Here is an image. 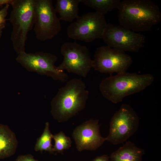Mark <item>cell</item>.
Returning <instances> with one entry per match:
<instances>
[{
  "label": "cell",
  "instance_id": "obj_1",
  "mask_svg": "<svg viewBox=\"0 0 161 161\" xmlns=\"http://www.w3.org/2000/svg\"><path fill=\"white\" fill-rule=\"evenodd\" d=\"M117 9L120 26L135 32L150 30L161 21L159 7L150 0L120 1Z\"/></svg>",
  "mask_w": 161,
  "mask_h": 161
},
{
  "label": "cell",
  "instance_id": "obj_2",
  "mask_svg": "<svg viewBox=\"0 0 161 161\" xmlns=\"http://www.w3.org/2000/svg\"><path fill=\"white\" fill-rule=\"evenodd\" d=\"M89 95L81 78H74L60 88L51 102V113L59 123L67 121L86 107Z\"/></svg>",
  "mask_w": 161,
  "mask_h": 161
},
{
  "label": "cell",
  "instance_id": "obj_3",
  "mask_svg": "<svg viewBox=\"0 0 161 161\" xmlns=\"http://www.w3.org/2000/svg\"><path fill=\"white\" fill-rule=\"evenodd\" d=\"M154 80V76L150 74L125 72L110 75L102 80L99 89L104 98L117 103L121 102L125 97L143 90Z\"/></svg>",
  "mask_w": 161,
  "mask_h": 161
},
{
  "label": "cell",
  "instance_id": "obj_4",
  "mask_svg": "<svg viewBox=\"0 0 161 161\" xmlns=\"http://www.w3.org/2000/svg\"><path fill=\"white\" fill-rule=\"evenodd\" d=\"M9 20L12 26L11 40L14 49L18 54L25 52L28 32L35 22L34 0H13Z\"/></svg>",
  "mask_w": 161,
  "mask_h": 161
},
{
  "label": "cell",
  "instance_id": "obj_5",
  "mask_svg": "<svg viewBox=\"0 0 161 161\" xmlns=\"http://www.w3.org/2000/svg\"><path fill=\"white\" fill-rule=\"evenodd\" d=\"M57 59L55 55L43 51L34 53L24 52L18 54L16 58L18 63L29 72H35L49 76L54 80L64 82L67 79L68 75L55 66Z\"/></svg>",
  "mask_w": 161,
  "mask_h": 161
},
{
  "label": "cell",
  "instance_id": "obj_6",
  "mask_svg": "<svg viewBox=\"0 0 161 161\" xmlns=\"http://www.w3.org/2000/svg\"><path fill=\"white\" fill-rule=\"evenodd\" d=\"M60 52L63 57L62 63L57 67L85 78L92 68L93 61L90 52L86 46L74 42H66L61 47Z\"/></svg>",
  "mask_w": 161,
  "mask_h": 161
},
{
  "label": "cell",
  "instance_id": "obj_7",
  "mask_svg": "<svg viewBox=\"0 0 161 161\" xmlns=\"http://www.w3.org/2000/svg\"><path fill=\"white\" fill-rule=\"evenodd\" d=\"M107 24L105 16L95 12H89L79 16L68 26L67 35L75 40L91 42L102 39Z\"/></svg>",
  "mask_w": 161,
  "mask_h": 161
},
{
  "label": "cell",
  "instance_id": "obj_8",
  "mask_svg": "<svg viewBox=\"0 0 161 161\" xmlns=\"http://www.w3.org/2000/svg\"><path fill=\"white\" fill-rule=\"evenodd\" d=\"M138 116L129 105L123 104L112 117L106 140L114 145L126 141L137 130Z\"/></svg>",
  "mask_w": 161,
  "mask_h": 161
},
{
  "label": "cell",
  "instance_id": "obj_9",
  "mask_svg": "<svg viewBox=\"0 0 161 161\" xmlns=\"http://www.w3.org/2000/svg\"><path fill=\"white\" fill-rule=\"evenodd\" d=\"M34 31L38 40L44 41L53 38L61 28L51 0H34Z\"/></svg>",
  "mask_w": 161,
  "mask_h": 161
},
{
  "label": "cell",
  "instance_id": "obj_10",
  "mask_svg": "<svg viewBox=\"0 0 161 161\" xmlns=\"http://www.w3.org/2000/svg\"><path fill=\"white\" fill-rule=\"evenodd\" d=\"M93 60V68L102 73L112 75L126 72L132 62L131 57L125 52L110 47L102 46L96 49Z\"/></svg>",
  "mask_w": 161,
  "mask_h": 161
},
{
  "label": "cell",
  "instance_id": "obj_11",
  "mask_svg": "<svg viewBox=\"0 0 161 161\" xmlns=\"http://www.w3.org/2000/svg\"><path fill=\"white\" fill-rule=\"evenodd\" d=\"M102 39L110 47L124 52H137L144 46L146 37L120 25L108 23Z\"/></svg>",
  "mask_w": 161,
  "mask_h": 161
},
{
  "label": "cell",
  "instance_id": "obj_12",
  "mask_svg": "<svg viewBox=\"0 0 161 161\" xmlns=\"http://www.w3.org/2000/svg\"><path fill=\"white\" fill-rule=\"evenodd\" d=\"M99 121L97 119H89L74 130L72 137L78 151L96 150L106 140V137L100 134Z\"/></svg>",
  "mask_w": 161,
  "mask_h": 161
},
{
  "label": "cell",
  "instance_id": "obj_13",
  "mask_svg": "<svg viewBox=\"0 0 161 161\" xmlns=\"http://www.w3.org/2000/svg\"><path fill=\"white\" fill-rule=\"evenodd\" d=\"M18 143L14 132L7 125L0 123V160L14 155Z\"/></svg>",
  "mask_w": 161,
  "mask_h": 161
},
{
  "label": "cell",
  "instance_id": "obj_14",
  "mask_svg": "<svg viewBox=\"0 0 161 161\" xmlns=\"http://www.w3.org/2000/svg\"><path fill=\"white\" fill-rule=\"evenodd\" d=\"M144 154L143 149L129 141L111 154L110 161H142Z\"/></svg>",
  "mask_w": 161,
  "mask_h": 161
},
{
  "label": "cell",
  "instance_id": "obj_15",
  "mask_svg": "<svg viewBox=\"0 0 161 161\" xmlns=\"http://www.w3.org/2000/svg\"><path fill=\"white\" fill-rule=\"evenodd\" d=\"M81 0H57L55 6L60 20L72 22L78 16V5Z\"/></svg>",
  "mask_w": 161,
  "mask_h": 161
},
{
  "label": "cell",
  "instance_id": "obj_16",
  "mask_svg": "<svg viewBox=\"0 0 161 161\" xmlns=\"http://www.w3.org/2000/svg\"><path fill=\"white\" fill-rule=\"evenodd\" d=\"M120 0H81V2L92 9L95 12L105 15L117 8Z\"/></svg>",
  "mask_w": 161,
  "mask_h": 161
},
{
  "label": "cell",
  "instance_id": "obj_17",
  "mask_svg": "<svg viewBox=\"0 0 161 161\" xmlns=\"http://www.w3.org/2000/svg\"><path fill=\"white\" fill-rule=\"evenodd\" d=\"M52 135L49 129V123L47 122L42 134L37 139L34 146L35 151L41 152L45 151L51 154L54 153L52 143Z\"/></svg>",
  "mask_w": 161,
  "mask_h": 161
},
{
  "label": "cell",
  "instance_id": "obj_18",
  "mask_svg": "<svg viewBox=\"0 0 161 161\" xmlns=\"http://www.w3.org/2000/svg\"><path fill=\"white\" fill-rule=\"evenodd\" d=\"M52 138L55 141L52 148L54 152L62 153L64 150L69 149L71 146L72 141L70 138L66 136L62 131L52 135Z\"/></svg>",
  "mask_w": 161,
  "mask_h": 161
},
{
  "label": "cell",
  "instance_id": "obj_19",
  "mask_svg": "<svg viewBox=\"0 0 161 161\" xmlns=\"http://www.w3.org/2000/svg\"><path fill=\"white\" fill-rule=\"evenodd\" d=\"M9 6V4H7L0 10V27L4 28L5 27L6 21L7 20L6 17L7 14V11Z\"/></svg>",
  "mask_w": 161,
  "mask_h": 161
},
{
  "label": "cell",
  "instance_id": "obj_20",
  "mask_svg": "<svg viewBox=\"0 0 161 161\" xmlns=\"http://www.w3.org/2000/svg\"><path fill=\"white\" fill-rule=\"evenodd\" d=\"M14 161H39L35 159L31 154L18 156Z\"/></svg>",
  "mask_w": 161,
  "mask_h": 161
},
{
  "label": "cell",
  "instance_id": "obj_21",
  "mask_svg": "<svg viewBox=\"0 0 161 161\" xmlns=\"http://www.w3.org/2000/svg\"><path fill=\"white\" fill-rule=\"evenodd\" d=\"M92 161H110L109 157L104 154L96 157Z\"/></svg>",
  "mask_w": 161,
  "mask_h": 161
},
{
  "label": "cell",
  "instance_id": "obj_22",
  "mask_svg": "<svg viewBox=\"0 0 161 161\" xmlns=\"http://www.w3.org/2000/svg\"><path fill=\"white\" fill-rule=\"evenodd\" d=\"M13 0H0V6L4 4H11Z\"/></svg>",
  "mask_w": 161,
  "mask_h": 161
},
{
  "label": "cell",
  "instance_id": "obj_23",
  "mask_svg": "<svg viewBox=\"0 0 161 161\" xmlns=\"http://www.w3.org/2000/svg\"><path fill=\"white\" fill-rule=\"evenodd\" d=\"M3 29V28H2L0 27V38L1 37V36L2 33V30Z\"/></svg>",
  "mask_w": 161,
  "mask_h": 161
}]
</instances>
